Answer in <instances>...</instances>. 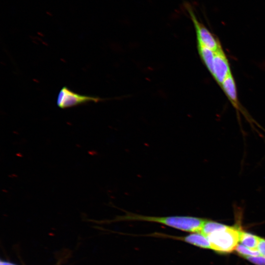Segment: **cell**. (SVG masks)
I'll return each mask as SVG.
<instances>
[{
  "instance_id": "cell-6",
  "label": "cell",
  "mask_w": 265,
  "mask_h": 265,
  "mask_svg": "<svg viewBox=\"0 0 265 265\" xmlns=\"http://www.w3.org/2000/svg\"><path fill=\"white\" fill-rule=\"evenodd\" d=\"M214 53L213 72L212 76L220 86L224 80L232 73L228 58L223 49Z\"/></svg>"
},
{
  "instance_id": "cell-3",
  "label": "cell",
  "mask_w": 265,
  "mask_h": 265,
  "mask_svg": "<svg viewBox=\"0 0 265 265\" xmlns=\"http://www.w3.org/2000/svg\"><path fill=\"white\" fill-rule=\"evenodd\" d=\"M185 7L193 24L197 45L205 46L214 52L222 49V48L218 38L198 20L192 6L188 3H186Z\"/></svg>"
},
{
  "instance_id": "cell-1",
  "label": "cell",
  "mask_w": 265,
  "mask_h": 265,
  "mask_svg": "<svg viewBox=\"0 0 265 265\" xmlns=\"http://www.w3.org/2000/svg\"><path fill=\"white\" fill-rule=\"evenodd\" d=\"M125 214L117 216L111 222L146 221L155 222L190 233H200L207 219L190 216H155L141 215L124 211Z\"/></svg>"
},
{
  "instance_id": "cell-10",
  "label": "cell",
  "mask_w": 265,
  "mask_h": 265,
  "mask_svg": "<svg viewBox=\"0 0 265 265\" xmlns=\"http://www.w3.org/2000/svg\"><path fill=\"white\" fill-rule=\"evenodd\" d=\"M226 225L224 224L207 219L203 225L200 233L207 237L211 234L221 230Z\"/></svg>"
},
{
  "instance_id": "cell-13",
  "label": "cell",
  "mask_w": 265,
  "mask_h": 265,
  "mask_svg": "<svg viewBox=\"0 0 265 265\" xmlns=\"http://www.w3.org/2000/svg\"><path fill=\"white\" fill-rule=\"evenodd\" d=\"M257 250L260 252V255L265 257V239L260 238Z\"/></svg>"
},
{
  "instance_id": "cell-8",
  "label": "cell",
  "mask_w": 265,
  "mask_h": 265,
  "mask_svg": "<svg viewBox=\"0 0 265 265\" xmlns=\"http://www.w3.org/2000/svg\"><path fill=\"white\" fill-rule=\"evenodd\" d=\"M197 45V49L201 59L212 75L213 72L214 52L212 50L200 45Z\"/></svg>"
},
{
  "instance_id": "cell-4",
  "label": "cell",
  "mask_w": 265,
  "mask_h": 265,
  "mask_svg": "<svg viewBox=\"0 0 265 265\" xmlns=\"http://www.w3.org/2000/svg\"><path fill=\"white\" fill-rule=\"evenodd\" d=\"M102 100L100 97L77 93L67 87L64 86L58 93L56 105L59 108H67L90 102L97 103L102 101Z\"/></svg>"
},
{
  "instance_id": "cell-14",
  "label": "cell",
  "mask_w": 265,
  "mask_h": 265,
  "mask_svg": "<svg viewBox=\"0 0 265 265\" xmlns=\"http://www.w3.org/2000/svg\"><path fill=\"white\" fill-rule=\"evenodd\" d=\"M0 265H17L14 264L9 262L1 260L0 262Z\"/></svg>"
},
{
  "instance_id": "cell-5",
  "label": "cell",
  "mask_w": 265,
  "mask_h": 265,
  "mask_svg": "<svg viewBox=\"0 0 265 265\" xmlns=\"http://www.w3.org/2000/svg\"><path fill=\"white\" fill-rule=\"evenodd\" d=\"M146 236H151L181 240L193 245L205 249H212L211 243L207 237L201 233H192L185 236H176L161 233H154Z\"/></svg>"
},
{
  "instance_id": "cell-11",
  "label": "cell",
  "mask_w": 265,
  "mask_h": 265,
  "mask_svg": "<svg viewBox=\"0 0 265 265\" xmlns=\"http://www.w3.org/2000/svg\"><path fill=\"white\" fill-rule=\"evenodd\" d=\"M243 257L246 256H257L260 255L258 250L250 249L242 244H238L235 249Z\"/></svg>"
},
{
  "instance_id": "cell-2",
  "label": "cell",
  "mask_w": 265,
  "mask_h": 265,
  "mask_svg": "<svg viewBox=\"0 0 265 265\" xmlns=\"http://www.w3.org/2000/svg\"><path fill=\"white\" fill-rule=\"evenodd\" d=\"M240 231L236 227L226 225L224 228L207 237L211 243L212 249L220 253H230L236 249L239 242Z\"/></svg>"
},
{
  "instance_id": "cell-9",
  "label": "cell",
  "mask_w": 265,
  "mask_h": 265,
  "mask_svg": "<svg viewBox=\"0 0 265 265\" xmlns=\"http://www.w3.org/2000/svg\"><path fill=\"white\" fill-rule=\"evenodd\" d=\"M260 237L241 230L239 242L241 244L252 249L257 250Z\"/></svg>"
},
{
  "instance_id": "cell-12",
  "label": "cell",
  "mask_w": 265,
  "mask_h": 265,
  "mask_svg": "<svg viewBox=\"0 0 265 265\" xmlns=\"http://www.w3.org/2000/svg\"><path fill=\"white\" fill-rule=\"evenodd\" d=\"M244 257L256 265H265V257L264 256H246Z\"/></svg>"
},
{
  "instance_id": "cell-7",
  "label": "cell",
  "mask_w": 265,
  "mask_h": 265,
  "mask_svg": "<svg viewBox=\"0 0 265 265\" xmlns=\"http://www.w3.org/2000/svg\"><path fill=\"white\" fill-rule=\"evenodd\" d=\"M220 86L233 106L243 113V107L238 99L236 84L232 74L224 80Z\"/></svg>"
}]
</instances>
